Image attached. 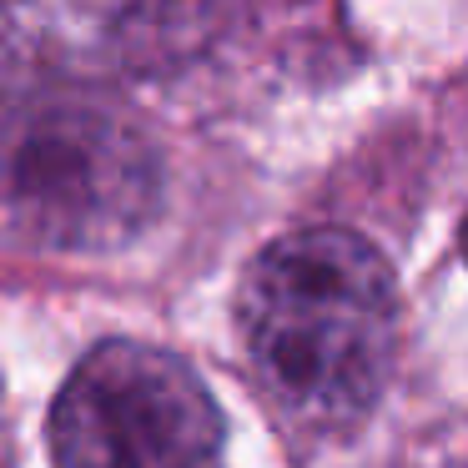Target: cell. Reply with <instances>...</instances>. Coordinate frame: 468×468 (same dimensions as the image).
<instances>
[{
  "label": "cell",
  "instance_id": "6da1fadb",
  "mask_svg": "<svg viewBox=\"0 0 468 468\" xmlns=\"http://www.w3.org/2000/svg\"><path fill=\"white\" fill-rule=\"evenodd\" d=\"M237 327L277 423L303 438H337L373 413L388 383L398 337L393 272L357 232H292L247 267Z\"/></svg>",
  "mask_w": 468,
  "mask_h": 468
},
{
  "label": "cell",
  "instance_id": "7a4b0ae2",
  "mask_svg": "<svg viewBox=\"0 0 468 468\" xmlns=\"http://www.w3.org/2000/svg\"><path fill=\"white\" fill-rule=\"evenodd\" d=\"M162 202V156L116 96L81 81L0 91V247L112 252Z\"/></svg>",
  "mask_w": 468,
  "mask_h": 468
},
{
  "label": "cell",
  "instance_id": "3957f363",
  "mask_svg": "<svg viewBox=\"0 0 468 468\" xmlns=\"http://www.w3.org/2000/svg\"><path fill=\"white\" fill-rule=\"evenodd\" d=\"M51 448L56 468H222V413L176 353L116 337L66 378Z\"/></svg>",
  "mask_w": 468,
  "mask_h": 468
}]
</instances>
